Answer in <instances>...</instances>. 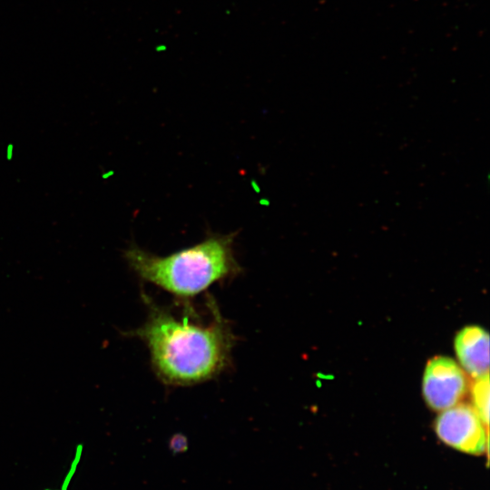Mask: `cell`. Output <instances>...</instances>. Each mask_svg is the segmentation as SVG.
<instances>
[{
    "mask_svg": "<svg viewBox=\"0 0 490 490\" xmlns=\"http://www.w3.org/2000/svg\"><path fill=\"white\" fill-rule=\"evenodd\" d=\"M148 318L139 328L126 333L147 345L153 368L166 384L192 385L220 372L229 363L234 337L228 321L211 299V319L196 324L179 318L142 294Z\"/></svg>",
    "mask_w": 490,
    "mask_h": 490,
    "instance_id": "cell-1",
    "label": "cell"
},
{
    "mask_svg": "<svg viewBox=\"0 0 490 490\" xmlns=\"http://www.w3.org/2000/svg\"><path fill=\"white\" fill-rule=\"evenodd\" d=\"M236 235L211 234L196 245L163 257L132 244L123 257L142 279L179 298H191L214 282L241 272L234 256Z\"/></svg>",
    "mask_w": 490,
    "mask_h": 490,
    "instance_id": "cell-2",
    "label": "cell"
},
{
    "mask_svg": "<svg viewBox=\"0 0 490 490\" xmlns=\"http://www.w3.org/2000/svg\"><path fill=\"white\" fill-rule=\"evenodd\" d=\"M435 431L441 441L471 455L487 450V427L476 410L466 404H456L443 410L435 422Z\"/></svg>",
    "mask_w": 490,
    "mask_h": 490,
    "instance_id": "cell-3",
    "label": "cell"
},
{
    "mask_svg": "<svg viewBox=\"0 0 490 490\" xmlns=\"http://www.w3.org/2000/svg\"><path fill=\"white\" fill-rule=\"evenodd\" d=\"M423 395L435 410H446L458 404L467 390V379L461 368L450 358L436 357L426 365Z\"/></svg>",
    "mask_w": 490,
    "mask_h": 490,
    "instance_id": "cell-4",
    "label": "cell"
},
{
    "mask_svg": "<svg viewBox=\"0 0 490 490\" xmlns=\"http://www.w3.org/2000/svg\"><path fill=\"white\" fill-rule=\"evenodd\" d=\"M455 349L464 369L475 379L488 373L489 337L478 326L462 328L455 338Z\"/></svg>",
    "mask_w": 490,
    "mask_h": 490,
    "instance_id": "cell-5",
    "label": "cell"
},
{
    "mask_svg": "<svg viewBox=\"0 0 490 490\" xmlns=\"http://www.w3.org/2000/svg\"><path fill=\"white\" fill-rule=\"evenodd\" d=\"M475 409L487 427L489 420V377L488 373L475 378L472 387Z\"/></svg>",
    "mask_w": 490,
    "mask_h": 490,
    "instance_id": "cell-6",
    "label": "cell"
},
{
    "mask_svg": "<svg viewBox=\"0 0 490 490\" xmlns=\"http://www.w3.org/2000/svg\"><path fill=\"white\" fill-rule=\"evenodd\" d=\"M82 454H83V445L82 444H79L76 448H75V453H74V458L71 462V465L69 466V469L64 478V481L61 485V488L60 490H67L70 484H71V481L77 470V467H78V465L81 461V458H82Z\"/></svg>",
    "mask_w": 490,
    "mask_h": 490,
    "instance_id": "cell-7",
    "label": "cell"
},
{
    "mask_svg": "<svg viewBox=\"0 0 490 490\" xmlns=\"http://www.w3.org/2000/svg\"><path fill=\"white\" fill-rule=\"evenodd\" d=\"M170 447L174 453L185 451L187 448L186 438L181 435L173 436L171 440Z\"/></svg>",
    "mask_w": 490,
    "mask_h": 490,
    "instance_id": "cell-8",
    "label": "cell"
},
{
    "mask_svg": "<svg viewBox=\"0 0 490 490\" xmlns=\"http://www.w3.org/2000/svg\"><path fill=\"white\" fill-rule=\"evenodd\" d=\"M44 490H52V489H48V488H47V489H44ZM56 490H60V489H56Z\"/></svg>",
    "mask_w": 490,
    "mask_h": 490,
    "instance_id": "cell-9",
    "label": "cell"
}]
</instances>
